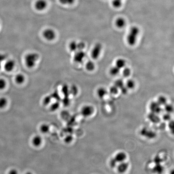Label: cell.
Wrapping results in <instances>:
<instances>
[{
    "label": "cell",
    "mask_w": 174,
    "mask_h": 174,
    "mask_svg": "<svg viewBox=\"0 0 174 174\" xmlns=\"http://www.w3.org/2000/svg\"><path fill=\"white\" fill-rule=\"evenodd\" d=\"M126 23V20L123 17H120L117 18L115 21L116 26L118 28L120 29L123 28L125 26Z\"/></svg>",
    "instance_id": "cell-14"
},
{
    "label": "cell",
    "mask_w": 174,
    "mask_h": 174,
    "mask_svg": "<svg viewBox=\"0 0 174 174\" xmlns=\"http://www.w3.org/2000/svg\"><path fill=\"white\" fill-rule=\"evenodd\" d=\"M117 169L119 173H123L126 171L129 167V164L126 162H123L119 163L118 165H117Z\"/></svg>",
    "instance_id": "cell-12"
},
{
    "label": "cell",
    "mask_w": 174,
    "mask_h": 174,
    "mask_svg": "<svg viewBox=\"0 0 174 174\" xmlns=\"http://www.w3.org/2000/svg\"><path fill=\"white\" fill-rule=\"evenodd\" d=\"M114 85H115L116 87L120 89L123 86H124L125 83L123 79H118L115 81L114 83Z\"/></svg>",
    "instance_id": "cell-28"
},
{
    "label": "cell",
    "mask_w": 174,
    "mask_h": 174,
    "mask_svg": "<svg viewBox=\"0 0 174 174\" xmlns=\"http://www.w3.org/2000/svg\"><path fill=\"white\" fill-rule=\"evenodd\" d=\"M59 103H55V104H54L52 106L51 110L55 111V110H57V109L58 108H59Z\"/></svg>",
    "instance_id": "cell-43"
},
{
    "label": "cell",
    "mask_w": 174,
    "mask_h": 174,
    "mask_svg": "<svg viewBox=\"0 0 174 174\" xmlns=\"http://www.w3.org/2000/svg\"><path fill=\"white\" fill-rule=\"evenodd\" d=\"M50 129L49 126L46 124L42 125L40 127V131L43 133H47L49 132Z\"/></svg>",
    "instance_id": "cell-25"
},
{
    "label": "cell",
    "mask_w": 174,
    "mask_h": 174,
    "mask_svg": "<svg viewBox=\"0 0 174 174\" xmlns=\"http://www.w3.org/2000/svg\"><path fill=\"white\" fill-rule=\"evenodd\" d=\"M120 89L121 92L123 94H127L128 91V89L127 87H126L125 85L124 86L122 87Z\"/></svg>",
    "instance_id": "cell-39"
},
{
    "label": "cell",
    "mask_w": 174,
    "mask_h": 174,
    "mask_svg": "<svg viewBox=\"0 0 174 174\" xmlns=\"http://www.w3.org/2000/svg\"><path fill=\"white\" fill-rule=\"evenodd\" d=\"M94 109L93 106L87 105L83 106L81 110V113L83 117H88L94 114Z\"/></svg>",
    "instance_id": "cell-4"
},
{
    "label": "cell",
    "mask_w": 174,
    "mask_h": 174,
    "mask_svg": "<svg viewBox=\"0 0 174 174\" xmlns=\"http://www.w3.org/2000/svg\"><path fill=\"white\" fill-rule=\"evenodd\" d=\"M15 66V62L13 60L7 61L4 66L5 69L7 72H10L13 70Z\"/></svg>",
    "instance_id": "cell-13"
},
{
    "label": "cell",
    "mask_w": 174,
    "mask_h": 174,
    "mask_svg": "<svg viewBox=\"0 0 174 174\" xmlns=\"http://www.w3.org/2000/svg\"><path fill=\"white\" fill-rule=\"evenodd\" d=\"M7 55L5 54H0V63H1L7 59Z\"/></svg>",
    "instance_id": "cell-42"
},
{
    "label": "cell",
    "mask_w": 174,
    "mask_h": 174,
    "mask_svg": "<svg viewBox=\"0 0 174 174\" xmlns=\"http://www.w3.org/2000/svg\"><path fill=\"white\" fill-rule=\"evenodd\" d=\"M162 118H163V120L165 121H169L171 120V117L170 114L166 113L164 114L163 115Z\"/></svg>",
    "instance_id": "cell-34"
},
{
    "label": "cell",
    "mask_w": 174,
    "mask_h": 174,
    "mask_svg": "<svg viewBox=\"0 0 174 174\" xmlns=\"http://www.w3.org/2000/svg\"><path fill=\"white\" fill-rule=\"evenodd\" d=\"M125 85L128 89H133L135 86V81L132 79H128L126 82Z\"/></svg>",
    "instance_id": "cell-22"
},
{
    "label": "cell",
    "mask_w": 174,
    "mask_h": 174,
    "mask_svg": "<svg viewBox=\"0 0 174 174\" xmlns=\"http://www.w3.org/2000/svg\"><path fill=\"white\" fill-rule=\"evenodd\" d=\"M126 65V61L123 58H119L117 59L115 62V66L120 69H121Z\"/></svg>",
    "instance_id": "cell-15"
},
{
    "label": "cell",
    "mask_w": 174,
    "mask_h": 174,
    "mask_svg": "<svg viewBox=\"0 0 174 174\" xmlns=\"http://www.w3.org/2000/svg\"><path fill=\"white\" fill-rule=\"evenodd\" d=\"M39 58V55L36 53H31L27 54L25 57V65L29 68H32L35 66Z\"/></svg>",
    "instance_id": "cell-2"
},
{
    "label": "cell",
    "mask_w": 174,
    "mask_h": 174,
    "mask_svg": "<svg viewBox=\"0 0 174 174\" xmlns=\"http://www.w3.org/2000/svg\"><path fill=\"white\" fill-rule=\"evenodd\" d=\"M112 5L114 7L116 8L120 7L122 5V0H113L112 1Z\"/></svg>",
    "instance_id": "cell-29"
},
{
    "label": "cell",
    "mask_w": 174,
    "mask_h": 174,
    "mask_svg": "<svg viewBox=\"0 0 174 174\" xmlns=\"http://www.w3.org/2000/svg\"><path fill=\"white\" fill-rule=\"evenodd\" d=\"M95 68V65L94 62L92 61H89L86 63L85 65V68L88 71H93Z\"/></svg>",
    "instance_id": "cell-19"
},
{
    "label": "cell",
    "mask_w": 174,
    "mask_h": 174,
    "mask_svg": "<svg viewBox=\"0 0 174 174\" xmlns=\"http://www.w3.org/2000/svg\"><path fill=\"white\" fill-rule=\"evenodd\" d=\"M7 104V100L5 97L0 98V109L4 108Z\"/></svg>",
    "instance_id": "cell-31"
},
{
    "label": "cell",
    "mask_w": 174,
    "mask_h": 174,
    "mask_svg": "<svg viewBox=\"0 0 174 174\" xmlns=\"http://www.w3.org/2000/svg\"><path fill=\"white\" fill-rule=\"evenodd\" d=\"M42 138L39 135H36L33 137L32 139V143L35 147L40 146L42 143Z\"/></svg>",
    "instance_id": "cell-17"
},
{
    "label": "cell",
    "mask_w": 174,
    "mask_h": 174,
    "mask_svg": "<svg viewBox=\"0 0 174 174\" xmlns=\"http://www.w3.org/2000/svg\"><path fill=\"white\" fill-rule=\"evenodd\" d=\"M1 68V63H0V69Z\"/></svg>",
    "instance_id": "cell-46"
},
{
    "label": "cell",
    "mask_w": 174,
    "mask_h": 174,
    "mask_svg": "<svg viewBox=\"0 0 174 174\" xmlns=\"http://www.w3.org/2000/svg\"><path fill=\"white\" fill-rule=\"evenodd\" d=\"M164 168L163 166L160 164H156V165L154 166L153 170L156 173H161L164 171Z\"/></svg>",
    "instance_id": "cell-24"
},
{
    "label": "cell",
    "mask_w": 174,
    "mask_h": 174,
    "mask_svg": "<svg viewBox=\"0 0 174 174\" xmlns=\"http://www.w3.org/2000/svg\"><path fill=\"white\" fill-rule=\"evenodd\" d=\"M120 69L117 67L115 65L112 67L110 69L109 72L110 74L112 76H116L121 71Z\"/></svg>",
    "instance_id": "cell-20"
},
{
    "label": "cell",
    "mask_w": 174,
    "mask_h": 174,
    "mask_svg": "<svg viewBox=\"0 0 174 174\" xmlns=\"http://www.w3.org/2000/svg\"><path fill=\"white\" fill-rule=\"evenodd\" d=\"M114 159L118 163L124 162L127 159V154L124 152H120L117 153Z\"/></svg>",
    "instance_id": "cell-11"
},
{
    "label": "cell",
    "mask_w": 174,
    "mask_h": 174,
    "mask_svg": "<svg viewBox=\"0 0 174 174\" xmlns=\"http://www.w3.org/2000/svg\"><path fill=\"white\" fill-rule=\"evenodd\" d=\"M71 92L72 94L75 95L78 93V88L75 85L72 86L70 89Z\"/></svg>",
    "instance_id": "cell-35"
},
{
    "label": "cell",
    "mask_w": 174,
    "mask_h": 174,
    "mask_svg": "<svg viewBox=\"0 0 174 174\" xmlns=\"http://www.w3.org/2000/svg\"><path fill=\"white\" fill-rule=\"evenodd\" d=\"M119 89L117 87H116L115 85H113L111 86L109 88V92L110 94L112 95H116L119 93Z\"/></svg>",
    "instance_id": "cell-30"
},
{
    "label": "cell",
    "mask_w": 174,
    "mask_h": 174,
    "mask_svg": "<svg viewBox=\"0 0 174 174\" xmlns=\"http://www.w3.org/2000/svg\"><path fill=\"white\" fill-rule=\"evenodd\" d=\"M6 82L3 79H0V89H4L6 86Z\"/></svg>",
    "instance_id": "cell-36"
},
{
    "label": "cell",
    "mask_w": 174,
    "mask_h": 174,
    "mask_svg": "<svg viewBox=\"0 0 174 174\" xmlns=\"http://www.w3.org/2000/svg\"><path fill=\"white\" fill-rule=\"evenodd\" d=\"M174 122L172 121H170L169 124V127L170 129L172 130L173 131L174 129Z\"/></svg>",
    "instance_id": "cell-44"
},
{
    "label": "cell",
    "mask_w": 174,
    "mask_h": 174,
    "mask_svg": "<svg viewBox=\"0 0 174 174\" xmlns=\"http://www.w3.org/2000/svg\"><path fill=\"white\" fill-rule=\"evenodd\" d=\"M47 3L45 0H38L35 3V7L38 11H43L47 7Z\"/></svg>",
    "instance_id": "cell-10"
},
{
    "label": "cell",
    "mask_w": 174,
    "mask_h": 174,
    "mask_svg": "<svg viewBox=\"0 0 174 174\" xmlns=\"http://www.w3.org/2000/svg\"><path fill=\"white\" fill-rule=\"evenodd\" d=\"M162 160L159 156H156L154 159V162L155 164H160L162 163Z\"/></svg>",
    "instance_id": "cell-40"
},
{
    "label": "cell",
    "mask_w": 174,
    "mask_h": 174,
    "mask_svg": "<svg viewBox=\"0 0 174 174\" xmlns=\"http://www.w3.org/2000/svg\"><path fill=\"white\" fill-rule=\"evenodd\" d=\"M69 50L71 52H75L77 51V43L76 41H71L70 43L69 46Z\"/></svg>",
    "instance_id": "cell-23"
},
{
    "label": "cell",
    "mask_w": 174,
    "mask_h": 174,
    "mask_svg": "<svg viewBox=\"0 0 174 174\" xmlns=\"http://www.w3.org/2000/svg\"><path fill=\"white\" fill-rule=\"evenodd\" d=\"M117 161L115 160V159H112V160H111L110 161V166H111V167L112 168H115L117 166Z\"/></svg>",
    "instance_id": "cell-37"
},
{
    "label": "cell",
    "mask_w": 174,
    "mask_h": 174,
    "mask_svg": "<svg viewBox=\"0 0 174 174\" xmlns=\"http://www.w3.org/2000/svg\"><path fill=\"white\" fill-rule=\"evenodd\" d=\"M75 0H59L61 4L65 5L72 4L74 2Z\"/></svg>",
    "instance_id": "cell-32"
},
{
    "label": "cell",
    "mask_w": 174,
    "mask_h": 174,
    "mask_svg": "<svg viewBox=\"0 0 174 174\" xmlns=\"http://www.w3.org/2000/svg\"><path fill=\"white\" fill-rule=\"evenodd\" d=\"M51 96H46V97H45V98H44V101H43L44 104L46 105L49 104V103H50V102L51 101Z\"/></svg>",
    "instance_id": "cell-38"
},
{
    "label": "cell",
    "mask_w": 174,
    "mask_h": 174,
    "mask_svg": "<svg viewBox=\"0 0 174 174\" xmlns=\"http://www.w3.org/2000/svg\"><path fill=\"white\" fill-rule=\"evenodd\" d=\"M85 47V44L84 42H80L77 43V51H83Z\"/></svg>",
    "instance_id": "cell-33"
},
{
    "label": "cell",
    "mask_w": 174,
    "mask_h": 174,
    "mask_svg": "<svg viewBox=\"0 0 174 174\" xmlns=\"http://www.w3.org/2000/svg\"><path fill=\"white\" fill-rule=\"evenodd\" d=\"M73 59L75 62L77 63H82L86 56V54L83 51H77L75 52Z\"/></svg>",
    "instance_id": "cell-7"
},
{
    "label": "cell",
    "mask_w": 174,
    "mask_h": 174,
    "mask_svg": "<svg viewBox=\"0 0 174 174\" xmlns=\"http://www.w3.org/2000/svg\"><path fill=\"white\" fill-rule=\"evenodd\" d=\"M122 74L123 76L125 77H128L131 74V70L129 67H125L123 69Z\"/></svg>",
    "instance_id": "cell-27"
},
{
    "label": "cell",
    "mask_w": 174,
    "mask_h": 174,
    "mask_svg": "<svg viewBox=\"0 0 174 174\" xmlns=\"http://www.w3.org/2000/svg\"><path fill=\"white\" fill-rule=\"evenodd\" d=\"M17 171L16 170L14 169H13L9 171V173L11 174H17Z\"/></svg>",
    "instance_id": "cell-45"
},
{
    "label": "cell",
    "mask_w": 174,
    "mask_h": 174,
    "mask_svg": "<svg viewBox=\"0 0 174 174\" xmlns=\"http://www.w3.org/2000/svg\"><path fill=\"white\" fill-rule=\"evenodd\" d=\"M150 109L151 112L157 114L161 113L163 111L162 107L157 102H152L150 105Z\"/></svg>",
    "instance_id": "cell-8"
},
{
    "label": "cell",
    "mask_w": 174,
    "mask_h": 174,
    "mask_svg": "<svg viewBox=\"0 0 174 174\" xmlns=\"http://www.w3.org/2000/svg\"><path fill=\"white\" fill-rule=\"evenodd\" d=\"M107 93H108V91L104 87H100L97 89V96L99 97V98H101V99H103L107 95Z\"/></svg>",
    "instance_id": "cell-16"
},
{
    "label": "cell",
    "mask_w": 174,
    "mask_h": 174,
    "mask_svg": "<svg viewBox=\"0 0 174 174\" xmlns=\"http://www.w3.org/2000/svg\"><path fill=\"white\" fill-rule=\"evenodd\" d=\"M161 107H164L165 105L167 103V100L165 96H159L156 101Z\"/></svg>",
    "instance_id": "cell-18"
},
{
    "label": "cell",
    "mask_w": 174,
    "mask_h": 174,
    "mask_svg": "<svg viewBox=\"0 0 174 174\" xmlns=\"http://www.w3.org/2000/svg\"><path fill=\"white\" fill-rule=\"evenodd\" d=\"M140 133L142 136L149 139H152L155 138L156 136V134L155 132L146 127L142 128L141 131Z\"/></svg>",
    "instance_id": "cell-5"
},
{
    "label": "cell",
    "mask_w": 174,
    "mask_h": 174,
    "mask_svg": "<svg viewBox=\"0 0 174 174\" xmlns=\"http://www.w3.org/2000/svg\"><path fill=\"white\" fill-rule=\"evenodd\" d=\"M103 49V46L101 43H97L94 45L91 51V55L92 59H97L101 55Z\"/></svg>",
    "instance_id": "cell-3"
},
{
    "label": "cell",
    "mask_w": 174,
    "mask_h": 174,
    "mask_svg": "<svg viewBox=\"0 0 174 174\" xmlns=\"http://www.w3.org/2000/svg\"><path fill=\"white\" fill-rule=\"evenodd\" d=\"M25 77L23 74H19L15 77V82L18 84H21L24 82Z\"/></svg>",
    "instance_id": "cell-21"
},
{
    "label": "cell",
    "mask_w": 174,
    "mask_h": 174,
    "mask_svg": "<svg viewBox=\"0 0 174 174\" xmlns=\"http://www.w3.org/2000/svg\"><path fill=\"white\" fill-rule=\"evenodd\" d=\"M43 36L46 40L52 41L55 38L56 33L53 29L48 28L43 31Z\"/></svg>",
    "instance_id": "cell-6"
},
{
    "label": "cell",
    "mask_w": 174,
    "mask_h": 174,
    "mask_svg": "<svg viewBox=\"0 0 174 174\" xmlns=\"http://www.w3.org/2000/svg\"><path fill=\"white\" fill-rule=\"evenodd\" d=\"M139 33L140 29L137 26H133L131 27L126 38L127 42L129 45L133 46L135 45Z\"/></svg>",
    "instance_id": "cell-1"
},
{
    "label": "cell",
    "mask_w": 174,
    "mask_h": 174,
    "mask_svg": "<svg viewBox=\"0 0 174 174\" xmlns=\"http://www.w3.org/2000/svg\"><path fill=\"white\" fill-rule=\"evenodd\" d=\"M164 109L166 113L171 114L173 111V107L172 105L167 103L164 106Z\"/></svg>",
    "instance_id": "cell-26"
},
{
    "label": "cell",
    "mask_w": 174,
    "mask_h": 174,
    "mask_svg": "<svg viewBox=\"0 0 174 174\" xmlns=\"http://www.w3.org/2000/svg\"><path fill=\"white\" fill-rule=\"evenodd\" d=\"M73 138L71 135H68L65 138V141L67 143H69L71 142Z\"/></svg>",
    "instance_id": "cell-41"
},
{
    "label": "cell",
    "mask_w": 174,
    "mask_h": 174,
    "mask_svg": "<svg viewBox=\"0 0 174 174\" xmlns=\"http://www.w3.org/2000/svg\"><path fill=\"white\" fill-rule=\"evenodd\" d=\"M147 117L151 122L154 124L159 123L161 121V119L159 117V114L152 113V112H150V113L148 114Z\"/></svg>",
    "instance_id": "cell-9"
}]
</instances>
